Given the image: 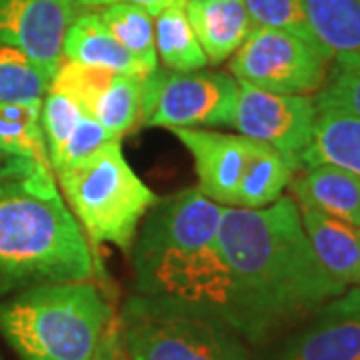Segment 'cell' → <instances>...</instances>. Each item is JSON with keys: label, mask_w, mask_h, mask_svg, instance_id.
Segmentation results:
<instances>
[{"label": "cell", "mask_w": 360, "mask_h": 360, "mask_svg": "<svg viewBox=\"0 0 360 360\" xmlns=\"http://www.w3.org/2000/svg\"><path fill=\"white\" fill-rule=\"evenodd\" d=\"M116 321L130 360H250L245 338L205 310L130 295Z\"/></svg>", "instance_id": "cell-6"}, {"label": "cell", "mask_w": 360, "mask_h": 360, "mask_svg": "<svg viewBox=\"0 0 360 360\" xmlns=\"http://www.w3.org/2000/svg\"><path fill=\"white\" fill-rule=\"evenodd\" d=\"M295 167L269 144L255 141L238 186L236 208H264L276 202L295 176Z\"/></svg>", "instance_id": "cell-20"}, {"label": "cell", "mask_w": 360, "mask_h": 360, "mask_svg": "<svg viewBox=\"0 0 360 360\" xmlns=\"http://www.w3.org/2000/svg\"><path fill=\"white\" fill-rule=\"evenodd\" d=\"M115 319L96 283L32 286L0 300V336L18 360H92Z\"/></svg>", "instance_id": "cell-4"}, {"label": "cell", "mask_w": 360, "mask_h": 360, "mask_svg": "<svg viewBox=\"0 0 360 360\" xmlns=\"http://www.w3.org/2000/svg\"><path fill=\"white\" fill-rule=\"evenodd\" d=\"M269 360H360V288L328 300Z\"/></svg>", "instance_id": "cell-12"}, {"label": "cell", "mask_w": 360, "mask_h": 360, "mask_svg": "<svg viewBox=\"0 0 360 360\" xmlns=\"http://www.w3.org/2000/svg\"><path fill=\"white\" fill-rule=\"evenodd\" d=\"M316 108H333L360 118V68H330L328 78L316 94Z\"/></svg>", "instance_id": "cell-27"}, {"label": "cell", "mask_w": 360, "mask_h": 360, "mask_svg": "<svg viewBox=\"0 0 360 360\" xmlns=\"http://www.w3.org/2000/svg\"><path fill=\"white\" fill-rule=\"evenodd\" d=\"M316 112L314 96L276 94L238 82L232 129L269 144L298 170V158L309 146Z\"/></svg>", "instance_id": "cell-9"}, {"label": "cell", "mask_w": 360, "mask_h": 360, "mask_svg": "<svg viewBox=\"0 0 360 360\" xmlns=\"http://www.w3.org/2000/svg\"><path fill=\"white\" fill-rule=\"evenodd\" d=\"M51 77L25 52L0 42V104L42 101Z\"/></svg>", "instance_id": "cell-24"}, {"label": "cell", "mask_w": 360, "mask_h": 360, "mask_svg": "<svg viewBox=\"0 0 360 360\" xmlns=\"http://www.w3.org/2000/svg\"><path fill=\"white\" fill-rule=\"evenodd\" d=\"M80 13V0H0V42L25 52L52 78L66 30Z\"/></svg>", "instance_id": "cell-11"}, {"label": "cell", "mask_w": 360, "mask_h": 360, "mask_svg": "<svg viewBox=\"0 0 360 360\" xmlns=\"http://www.w3.org/2000/svg\"><path fill=\"white\" fill-rule=\"evenodd\" d=\"M191 153L198 184L196 188L220 206H236L238 186L252 150V139L214 129L170 130Z\"/></svg>", "instance_id": "cell-13"}, {"label": "cell", "mask_w": 360, "mask_h": 360, "mask_svg": "<svg viewBox=\"0 0 360 360\" xmlns=\"http://www.w3.org/2000/svg\"><path fill=\"white\" fill-rule=\"evenodd\" d=\"M330 58L319 44L292 32L255 26L231 56V75L276 94L314 96L330 72Z\"/></svg>", "instance_id": "cell-8"}, {"label": "cell", "mask_w": 360, "mask_h": 360, "mask_svg": "<svg viewBox=\"0 0 360 360\" xmlns=\"http://www.w3.org/2000/svg\"><path fill=\"white\" fill-rule=\"evenodd\" d=\"M245 4L255 26L286 30L314 42L304 16L302 0H245Z\"/></svg>", "instance_id": "cell-26"}, {"label": "cell", "mask_w": 360, "mask_h": 360, "mask_svg": "<svg viewBox=\"0 0 360 360\" xmlns=\"http://www.w3.org/2000/svg\"><path fill=\"white\" fill-rule=\"evenodd\" d=\"M156 58L172 72H194L208 66L206 54L186 18L184 8L172 6L155 16Z\"/></svg>", "instance_id": "cell-22"}, {"label": "cell", "mask_w": 360, "mask_h": 360, "mask_svg": "<svg viewBox=\"0 0 360 360\" xmlns=\"http://www.w3.org/2000/svg\"><path fill=\"white\" fill-rule=\"evenodd\" d=\"M300 220L312 252L326 274L342 288H360V226L300 206Z\"/></svg>", "instance_id": "cell-14"}, {"label": "cell", "mask_w": 360, "mask_h": 360, "mask_svg": "<svg viewBox=\"0 0 360 360\" xmlns=\"http://www.w3.org/2000/svg\"><path fill=\"white\" fill-rule=\"evenodd\" d=\"M82 115H84V110L75 101H70L68 96L60 94V92L49 90L46 96L42 98L40 122H42V132H44L52 170L58 165L66 142L70 139L72 130L77 129L78 120L82 118Z\"/></svg>", "instance_id": "cell-25"}, {"label": "cell", "mask_w": 360, "mask_h": 360, "mask_svg": "<svg viewBox=\"0 0 360 360\" xmlns=\"http://www.w3.org/2000/svg\"><path fill=\"white\" fill-rule=\"evenodd\" d=\"M54 174L66 206L94 245L129 250L142 219L158 200L132 170L120 141H108L94 155Z\"/></svg>", "instance_id": "cell-5"}, {"label": "cell", "mask_w": 360, "mask_h": 360, "mask_svg": "<svg viewBox=\"0 0 360 360\" xmlns=\"http://www.w3.org/2000/svg\"><path fill=\"white\" fill-rule=\"evenodd\" d=\"M42 101L0 104V150L22 156L39 168L52 170L40 122Z\"/></svg>", "instance_id": "cell-21"}, {"label": "cell", "mask_w": 360, "mask_h": 360, "mask_svg": "<svg viewBox=\"0 0 360 360\" xmlns=\"http://www.w3.org/2000/svg\"><path fill=\"white\" fill-rule=\"evenodd\" d=\"M0 360H4V356H2V352H0Z\"/></svg>", "instance_id": "cell-32"}, {"label": "cell", "mask_w": 360, "mask_h": 360, "mask_svg": "<svg viewBox=\"0 0 360 360\" xmlns=\"http://www.w3.org/2000/svg\"><path fill=\"white\" fill-rule=\"evenodd\" d=\"M110 4H134V6L146 8L153 16H156L158 13H162L165 8H172V6L184 8L186 0H80L82 13H86V11H96V8H104V6H110Z\"/></svg>", "instance_id": "cell-29"}, {"label": "cell", "mask_w": 360, "mask_h": 360, "mask_svg": "<svg viewBox=\"0 0 360 360\" xmlns=\"http://www.w3.org/2000/svg\"><path fill=\"white\" fill-rule=\"evenodd\" d=\"M49 90L75 101L115 141L141 124L144 77L118 75L63 58L52 75Z\"/></svg>", "instance_id": "cell-10"}, {"label": "cell", "mask_w": 360, "mask_h": 360, "mask_svg": "<svg viewBox=\"0 0 360 360\" xmlns=\"http://www.w3.org/2000/svg\"><path fill=\"white\" fill-rule=\"evenodd\" d=\"M296 205L360 226V179L328 165L300 168L290 180Z\"/></svg>", "instance_id": "cell-16"}, {"label": "cell", "mask_w": 360, "mask_h": 360, "mask_svg": "<svg viewBox=\"0 0 360 360\" xmlns=\"http://www.w3.org/2000/svg\"><path fill=\"white\" fill-rule=\"evenodd\" d=\"M108 141H115V139H110V134L104 130V127L98 120H94L92 116L84 112L82 118L78 120L77 129L72 130L70 139L66 142L63 156H60L58 165L54 168V172L58 168L75 165L78 160H84L86 156L94 155Z\"/></svg>", "instance_id": "cell-28"}, {"label": "cell", "mask_w": 360, "mask_h": 360, "mask_svg": "<svg viewBox=\"0 0 360 360\" xmlns=\"http://www.w3.org/2000/svg\"><path fill=\"white\" fill-rule=\"evenodd\" d=\"M238 82L226 72H172L156 68L144 77L142 127L150 129H229Z\"/></svg>", "instance_id": "cell-7"}, {"label": "cell", "mask_w": 360, "mask_h": 360, "mask_svg": "<svg viewBox=\"0 0 360 360\" xmlns=\"http://www.w3.org/2000/svg\"><path fill=\"white\" fill-rule=\"evenodd\" d=\"M220 245L231 270L234 328L248 345L266 342L347 292L314 257L292 196L257 210L224 206Z\"/></svg>", "instance_id": "cell-1"}, {"label": "cell", "mask_w": 360, "mask_h": 360, "mask_svg": "<svg viewBox=\"0 0 360 360\" xmlns=\"http://www.w3.org/2000/svg\"><path fill=\"white\" fill-rule=\"evenodd\" d=\"M63 58L129 77L150 75L130 52L116 42L96 11L80 13L68 26L63 44Z\"/></svg>", "instance_id": "cell-18"}, {"label": "cell", "mask_w": 360, "mask_h": 360, "mask_svg": "<svg viewBox=\"0 0 360 360\" xmlns=\"http://www.w3.org/2000/svg\"><path fill=\"white\" fill-rule=\"evenodd\" d=\"M314 42L336 66L360 68V0H302Z\"/></svg>", "instance_id": "cell-17"}, {"label": "cell", "mask_w": 360, "mask_h": 360, "mask_svg": "<svg viewBox=\"0 0 360 360\" xmlns=\"http://www.w3.org/2000/svg\"><path fill=\"white\" fill-rule=\"evenodd\" d=\"M44 168H39L34 162L26 160L22 156H14L0 150V180H13V179H28L32 174H37ZM51 172V170H46Z\"/></svg>", "instance_id": "cell-30"}, {"label": "cell", "mask_w": 360, "mask_h": 360, "mask_svg": "<svg viewBox=\"0 0 360 360\" xmlns=\"http://www.w3.org/2000/svg\"><path fill=\"white\" fill-rule=\"evenodd\" d=\"M186 18L208 65H222L255 28L245 0H186Z\"/></svg>", "instance_id": "cell-15"}, {"label": "cell", "mask_w": 360, "mask_h": 360, "mask_svg": "<svg viewBox=\"0 0 360 360\" xmlns=\"http://www.w3.org/2000/svg\"><path fill=\"white\" fill-rule=\"evenodd\" d=\"M116 42L130 52L148 72L158 68L155 44V16L134 4H110L98 13Z\"/></svg>", "instance_id": "cell-23"}, {"label": "cell", "mask_w": 360, "mask_h": 360, "mask_svg": "<svg viewBox=\"0 0 360 360\" xmlns=\"http://www.w3.org/2000/svg\"><path fill=\"white\" fill-rule=\"evenodd\" d=\"M222 208L196 186L158 198L132 243L134 295L205 310L234 328L231 270L220 245Z\"/></svg>", "instance_id": "cell-2"}, {"label": "cell", "mask_w": 360, "mask_h": 360, "mask_svg": "<svg viewBox=\"0 0 360 360\" xmlns=\"http://www.w3.org/2000/svg\"><path fill=\"white\" fill-rule=\"evenodd\" d=\"M319 165L342 168L360 179L359 116L333 108H322L316 112L309 146L298 158V170Z\"/></svg>", "instance_id": "cell-19"}, {"label": "cell", "mask_w": 360, "mask_h": 360, "mask_svg": "<svg viewBox=\"0 0 360 360\" xmlns=\"http://www.w3.org/2000/svg\"><path fill=\"white\" fill-rule=\"evenodd\" d=\"M92 360H130L124 345H122V338H120V330H118V321H112V324L108 326L106 335H104L101 347L96 350L94 359Z\"/></svg>", "instance_id": "cell-31"}, {"label": "cell", "mask_w": 360, "mask_h": 360, "mask_svg": "<svg viewBox=\"0 0 360 360\" xmlns=\"http://www.w3.org/2000/svg\"><path fill=\"white\" fill-rule=\"evenodd\" d=\"M94 278L96 258L54 172L0 180V300L32 286Z\"/></svg>", "instance_id": "cell-3"}]
</instances>
